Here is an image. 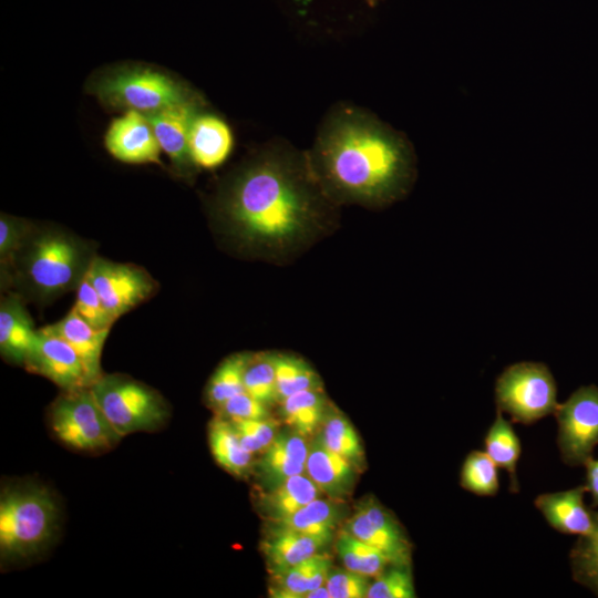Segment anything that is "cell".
Wrapping results in <instances>:
<instances>
[{
  "label": "cell",
  "mask_w": 598,
  "mask_h": 598,
  "mask_svg": "<svg viewBox=\"0 0 598 598\" xmlns=\"http://www.w3.org/2000/svg\"><path fill=\"white\" fill-rule=\"evenodd\" d=\"M49 424L59 441L82 452L105 451L122 439L90 388L63 391L49 409Z\"/></svg>",
  "instance_id": "obj_7"
},
{
  "label": "cell",
  "mask_w": 598,
  "mask_h": 598,
  "mask_svg": "<svg viewBox=\"0 0 598 598\" xmlns=\"http://www.w3.org/2000/svg\"><path fill=\"white\" fill-rule=\"evenodd\" d=\"M73 309L96 329H111L115 321L104 307L97 291L86 275L76 288V299Z\"/></svg>",
  "instance_id": "obj_37"
},
{
  "label": "cell",
  "mask_w": 598,
  "mask_h": 598,
  "mask_svg": "<svg viewBox=\"0 0 598 598\" xmlns=\"http://www.w3.org/2000/svg\"><path fill=\"white\" fill-rule=\"evenodd\" d=\"M235 145L231 127L208 107L193 120L188 151L196 168L215 169L230 156Z\"/></svg>",
  "instance_id": "obj_15"
},
{
  "label": "cell",
  "mask_w": 598,
  "mask_h": 598,
  "mask_svg": "<svg viewBox=\"0 0 598 598\" xmlns=\"http://www.w3.org/2000/svg\"><path fill=\"white\" fill-rule=\"evenodd\" d=\"M321 494L307 474H299L268 488L260 495L259 506L269 522H275L291 516Z\"/></svg>",
  "instance_id": "obj_23"
},
{
  "label": "cell",
  "mask_w": 598,
  "mask_h": 598,
  "mask_svg": "<svg viewBox=\"0 0 598 598\" xmlns=\"http://www.w3.org/2000/svg\"><path fill=\"white\" fill-rule=\"evenodd\" d=\"M371 578L347 568L329 570L326 586L330 598H363L367 597Z\"/></svg>",
  "instance_id": "obj_38"
},
{
  "label": "cell",
  "mask_w": 598,
  "mask_h": 598,
  "mask_svg": "<svg viewBox=\"0 0 598 598\" xmlns=\"http://www.w3.org/2000/svg\"><path fill=\"white\" fill-rule=\"evenodd\" d=\"M308 157L333 202L388 206L404 197L416 177L406 136L352 104H338L326 115Z\"/></svg>",
  "instance_id": "obj_2"
},
{
  "label": "cell",
  "mask_w": 598,
  "mask_h": 598,
  "mask_svg": "<svg viewBox=\"0 0 598 598\" xmlns=\"http://www.w3.org/2000/svg\"><path fill=\"white\" fill-rule=\"evenodd\" d=\"M319 435L326 446L360 468L361 463L364 462L361 441L355 429L343 414L333 410L326 413Z\"/></svg>",
  "instance_id": "obj_31"
},
{
  "label": "cell",
  "mask_w": 598,
  "mask_h": 598,
  "mask_svg": "<svg viewBox=\"0 0 598 598\" xmlns=\"http://www.w3.org/2000/svg\"><path fill=\"white\" fill-rule=\"evenodd\" d=\"M336 550L344 568L370 578L378 577L390 565L378 549L358 539L346 528L336 537Z\"/></svg>",
  "instance_id": "obj_28"
},
{
  "label": "cell",
  "mask_w": 598,
  "mask_h": 598,
  "mask_svg": "<svg viewBox=\"0 0 598 598\" xmlns=\"http://www.w3.org/2000/svg\"><path fill=\"white\" fill-rule=\"evenodd\" d=\"M30 235V226L24 220L1 214L0 258L2 265H7L16 259Z\"/></svg>",
  "instance_id": "obj_39"
},
{
  "label": "cell",
  "mask_w": 598,
  "mask_h": 598,
  "mask_svg": "<svg viewBox=\"0 0 598 598\" xmlns=\"http://www.w3.org/2000/svg\"><path fill=\"white\" fill-rule=\"evenodd\" d=\"M251 353H236L225 359L210 377L206 400L210 408L219 409L228 399L245 392L244 374Z\"/></svg>",
  "instance_id": "obj_29"
},
{
  "label": "cell",
  "mask_w": 598,
  "mask_h": 598,
  "mask_svg": "<svg viewBox=\"0 0 598 598\" xmlns=\"http://www.w3.org/2000/svg\"><path fill=\"white\" fill-rule=\"evenodd\" d=\"M59 511L50 491L37 484L6 486L0 495V557L19 561L39 554L52 539Z\"/></svg>",
  "instance_id": "obj_5"
},
{
  "label": "cell",
  "mask_w": 598,
  "mask_h": 598,
  "mask_svg": "<svg viewBox=\"0 0 598 598\" xmlns=\"http://www.w3.org/2000/svg\"><path fill=\"white\" fill-rule=\"evenodd\" d=\"M216 411L217 415L226 420H264L270 417L268 406L246 391L228 399Z\"/></svg>",
  "instance_id": "obj_40"
},
{
  "label": "cell",
  "mask_w": 598,
  "mask_h": 598,
  "mask_svg": "<svg viewBox=\"0 0 598 598\" xmlns=\"http://www.w3.org/2000/svg\"><path fill=\"white\" fill-rule=\"evenodd\" d=\"M101 410L121 436L152 432L169 416L163 396L154 389L122 374H102L91 386Z\"/></svg>",
  "instance_id": "obj_6"
},
{
  "label": "cell",
  "mask_w": 598,
  "mask_h": 598,
  "mask_svg": "<svg viewBox=\"0 0 598 598\" xmlns=\"http://www.w3.org/2000/svg\"><path fill=\"white\" fill-rule=\"evenodd\" d=\"M87 91L109 109L145 115L203 96L177 76L154 66L131 63L94 74Z\"/></svg>",
  "instance_id": "obj_4"
},
{
  "label": "cell",
  "mask_w": 598,
  "mask_h": 598,
  "mask_svg": "<svg viewBox=\"0 0 598 598\" xmlns=\"http://www.w3.org/2000/svg\"><path fill=\"white\" fill-rule=\"evenodd\" d=\"M326 546L317 538L272 523L260 543L270 574L308 559Z\"/></svg>",
  "instance_id": "obj_21"
},
{
  "label": "cell",
  "mask_w": 598,
  "mask_h": 598,
  "mask_svg": "<svg viewBox=\"0 0 598 598\" xmlns=\"http://www.w3.org/2000/svg\"><path fill=\"white\" fill-rule=\"evenodd\" d=\"M495 402L497 410L523 424L554 414L559 404L556 382L548 367L529 361L504 369L495 383Z\"/></svg>",
  "instance_id": "obj_8"
},
{
  "label": "cell",
  "mask_w": 598,
  "mask_h": 598,
  "mask_svg": "<svg viewBox=\"0 0 598 598\" xmlns=\"http://www.w3.org/2000/svg\"><path fill=\"white\" fill-rule=\"evenodd\" d=\"M344 528L380 550L390 565H411L412 544L395 516L375 498L368 497L359 504Z\"/></svg>",
  "instance_id": "obj_11"
},
{
  "label": "cell",
  "mask_w": 598,
  "mask_h": 598,
  "mask_svg": "<svg viewBox=\"0 0 598 598\" xmlns=\"http://www.w3.org/2000/svg\"><path fill=\"white\" fill-rule=\"evenodd\" d=\"M308 453L306 436L291 429L279 431L257 463L259 477L267 489L291 476L306 474Z\"/></svg>",
  "instance_id": "obj_17"
},
{
  "label": "cell",
  "mask_w": 598,
  "mask_h": 598,
  "mask_svg": "<svg viewBox=\"0 0 598 598\" xmlns=\"http://www.w3.org/2000/svg\"><path fill=\"white\" fill-rule=\"evenodd\" d=\"M359 468L331 451L320 435L309 444L306 474L329 498L341 501L352 491Z\"/></svg>",
  "instance_id": "obj_18"
},
{
  "label": "cell",
  "mask_w": 598,
  "mask_h": 598,
  "mask_svg": "<svg viewBox=\"0 0 598 598\" xmlns=\"http://www.w3.org/2000/svg\"><path fill=\"white\" fill-rule=\"evenodd\" d=\"M23 367L49 379L62 391H74L93 384L76 351L65 340L44 329L38 330L34 347Z\"/></svg>",
  "instance_id": "obj_12"
},
{
  "label": "cell",
  "mask_w": 598,
  "mask_h": 598,
  "mask_svg": "<svg viewBox=\"0 0 598 598\" xmlns=\"http://www.w3.org/2000/svg\"><path fill=\"white\" fill-rule=\"evenodd\" d=\"M38 336L22 298L16 293L1 300L0 351L2 357L16 364L24 365Z\"/></svg>",
  "instance_id": "obj_19"
},
{
  "label": "cell",
  "mask_w": 598,
  "mask_h": 598,
  "mask_svg": "<svg viewBox=\"0 0 598 598\" xmlns=\"http://www.w3.org/2000/svg\"><path fill=\"white\" fill-rule=\"evenodd\" d=\"M594 530L579 537L570 553L574 579L598 595V512Z\"/></svg>",
  "instance_id": "obj_34"
},
{
  "label": "cell",
  "mask_w": 598,
  "mask_h": 598,
  "mask_svg": "<svg viewBox=\"0 0 598 598\" xmlns=\"http://www.w3.org/2000/svg\"><path fill=\"white\" fill-rule=\"evenodd\" d=\"M20 258L21 282L39 300L54 299L76 289L93 255L78 238L58 229L30 235Z\"/></svg>",
  "instance_id": "obj_3"
},
{
  "label": "cell",
  "mask_w": 598,
  "mask_h": 598,
  "mask_svg": "<svg viewBox=\"0 0 598 598\" xmlns=\"http://www.w3.org/2000/svg\"><path fill=\"white\" fill-rule=\"evenodd\" d=\"M212 454L219 466L237 477H246L254 468V454L246 451L230 422L219 415L208 426Z\"/></svg>",
  "instance_id": "obj_25"
},
{
  "label": "cell",
  "mask_w": 598,
  "mask_h": 598,
  "mask_svg": "<svg viewBox=\"0 0 598 598\" xmlns=\"http://www.w3.org/2000/svg\"><path fill=\"white\" fill-rule=\"evenodd\" d=\"M584 466L586 467L585 488L591 496V505L598 507V458L590 456Z\"/></svg>",
  "instance_id": "obj_41"
},
{
  "label": "cell",
  "mask_w": 598,
  "mask_h": 598,
  "mask_svg": "<svg viewBox=\"0 0 598 598\" xmlns=\"http://www.w3.org/2000/svg\"><path fill=\"white\" fill-rule=\"evenodd\" d=\"M241 446L251 454H261L272 443L279 423L271 417L264 420H228Z\"/></svg>",
  "instance_id": "obj_36"
},
{
  "label": "cell",
  "mask_w": 598,
  "mask_h": 598,
  "mask_svg": "<svg viewBox=\"0 0 598 598\" xmlns=\"http://www.w3.org/2000/svg\"><path fill=\"white\" fill-rule=\"evenodd\" d=\"M331 567V557L320 551L291 567L270 574L269 592L277 598H307L311 590L326 584Z\"/></svg>",
  "instance_id": "obj_22"
},
{
  "label": "cell",
  "mask_w": 598,
  "mask_h": 598,
  "mask_svg": "<svg viewBox=\"0 0 598 598\" xmlns=\"http://www.w3.org/2000/svg\"><path fill=\"white\" fill-rule=\"evenodd\" d=\"M411 565H389L371 581L367 598H414Z\"/></svg>",
  "instance_id": "obj_35"
},
{
  "label": "cell",
  "mask_w": 598,
  "mask_h": 598,
  "mask_svg": "<svg viewBox=\"0 0 598 598\" xmlns=\"http://www.w3.org/2000/svg\"><path fill=\"white\" fill-rule=\"evenodd\" d=\"M86 276L114 320L155 292L154 279L133 264L114 262L94 256Z\"/></svg>",
  "instance_id": "obj_10"
},
{
  "label": "cell",
  "mask_w": 598,
  "mask_h": 598,
  "mask_svg": "<svg viewBox=\"0 0 598 598\" xmlns=\"http://www.w3.org/2000/svg\"><path fill=\"white\" fill-rule=\"evenodd\" d=\"M42 329L59 336L76 351L93 383L102 375L101 357L111 329L92 327L73 308L63 319Z\"/></svg>",
  "instance_id": "obj_20"
},
{
  "label": "cell",
  "mask_w": 598,
  "mask_h": 598,
  "mask_svg": "<svg viewBox=\"0 0 598 598\" xmlns=\"http://www.w3.org/2000/svg\"><path fill=\"white\" fill-rule=\"evenodd\" d=\"M274 359L278 403L299 391L321 389L319 375L302 359L290 354H275Z\"/></svg>",
  "instance_id": "obj_30"
},
{
  "label": "cell",
  "mask_w": 598,
  "mask_h": 598,
  "mask_svg": "<svg viewBox=\"0 0 598 598\" xmlns=\"http://www.w3.org/2000/svg\"><path fill=\"white\" fill-rule=\"evenodd\" d=\"M557 445L563 461L584 465L598 444V386H580L555 411Z\"/></svg>",
  "instance_id": "obj_9"
},
{
  "label": "cell",
  "mask_w": 598,
  "mask_h": 598,
  "mask_svg": "<svg viewBox=\"0 0 598 598\" xmlns=\"http://www.w3.org/2000/svg\"><path fill=\"white\" fill-rule=\"evenodd\" d=\"M485 453L509 475V491L517 493V463L522 454V444L511 421L506 420L502 411L497 410L496 417L484 437Z\"/></svg>",
  "instance_id": "obj_26"
},
{
  "label": "cell",
  "mask_w": 598,
  "mask_h": 598,
  "mask_svg": "<svg viewBox=\"0 0 598 598\" xmlns=\"http://www.w3.org/2000/svg\"><path fill=\"white\" fill-rule=\"evenodd\" d=\"M279 405L282 421L303 436L312 434L326 415V399L321 389L299 391Z\"/></svg>",
  "instance_id": "obj_27"
},
{
  "label": "cell",
  "mask_w": 598,
  "mask_h": 598,
  "mask_svg": "<svg viewBox=\"0 0 598 598\" xmlns=\"http://www.w3.org/2000/svg\"><path fill=\"white\" fill-rule=\"evenodd\" d=\"M460 485L477 496H495L499 489L498 466L485 451H472L462 463Z\"/></svg>",
  "instance_id": "obj_32"
},
{
  "label": "cell",
  "mask_w": 598,
  "mask_h": 598,
  "mask_svg": "<svg viewBox=\"0 0 598 598\" xmlns=\"http://www.w3.org/2000/svg\"><path fill=\"white\" fill-rule=\"evenodd\" d=\"M104 146L115 159L126 164H161V146L147 116L124 111L112 120L104 134Z\"/></svg>",
  "instance_id": "obj_13"
},
{
  "label": "cell",
  "mask_w": 598,
  "mask_h": 598,
  "mask_svg": "<svg viewBox=\"0 0 598 598\" xmlns=\"http://www.w3.org/2000/svg\"><path fill=\"white\" fill-rule=\"evenodd\" d=\"M308 157L280 141L247 158L221 185L215 202L229 230L252 246L279 248L309 234L330 203Z\"/></svg>",
  "instance_id": "obj_1"
},
{
  "label": "cell",
  "mask_w": 598,
  "mask_h": 598,
  "mask_svg": "<svg viewBox=\"0 0 598 598\" xmlns=\"http://www.w3.org/2000/svg\"><path fill=\"white\" fill-rule=\"evenodd\" d=\"M342 518L340 502L318 497L286 518L269 522L317 538L327 545Z\"/></svg>",
  "instance_id": "obj_24"
},
{
  "label": "cell",
  "mask_w": 598,
  "mask_h": 598,
  "mask_svg": "<svg viewBox=\"0 0 598 598\" xmlns=\"http://www.w3.org/2000/svg\"><path fill=\"white\" fill-rule=\"evenodd\" d=\"M275 354H251L244 374L245 391L267 406L277 402Z\"/></svg>",
  "instance_id": "obj_33"
},
{
  "label": "cell",
  "mask_w": 598,
  "mask_h": 598,
  "mask_svg": "<svg viewBox=\"0 0 598 598\" xmlns=\"http://www.w3.org/2000/svg\"><path fill=\"white\" fill-rule=\"evenodd\" d=\"M586 492L585 486H577L567 491L545 493L538 495L534 504L555 530L582 537L589 535L596 525L595 512L584 502Z\"/></svg>",
  "instance_id": "obj_16"
},
{
  "label": "cell",
  "mask_w": 598,
  "mask_h": 598,
  "mask_svg": "<svg viewBox=\"0 0 598 598\" xmlns=\"http://www.w3.org/2000/svg\"><path fill=\"white\" fill-rule=\"evenodd\" d=\"M206 107L207 102L200 96L146 115L162 151L183 176L196 169L188 151V136L193 120Z\"/></svg>",
  "instance_id": "obj_14"
}]
</instances>
